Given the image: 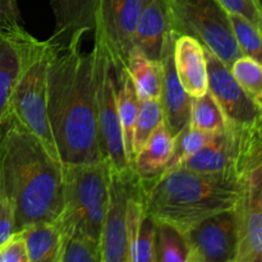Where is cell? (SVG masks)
<instances>
[{
    "instance_id": "1",
    "label": "cell",
    "mask_w": 262,
    "mask_h": 262,
    "mask_svg": "<svg viewBox=\"0 0 262 262\" xmlns=\"http://www.w3.org/2000/svg\"><path fill=\"white\" fill-rule=\"evenodd\" d=\"M82 35L53 38L48 72V114L63 165L102 160L97 127L96 50L82 51Z\"/></svg>"
},
{
    "instance_id": "2",
    "label": "cell",
    "mask_w": 262,
    "mask_h": 262,
    "mask_svg": "<svg viewBox=\"0 0 262 262\" xmlns=\"http://www.w3.org/2000/svg\"><path fill=\"white\" fill-rule=\"evenodd\" d=\"M0 194L12 204L17 232L54 222L64 207V165L9 118L0 128Z\"/></svg>"
},
{
    "instance_id": "3",
    "label": "cell",
    "mask_w": 262,
    "mask_h": 262,
    "mask_svg": "<svg viewBox=\"0 0 262 262\" xmlns=\"http://www.w3.org/2000/svg\"><path fill=\"white\" fill-rule=\"evenodd\" d=\"M143 207L156 222L182 232L222 211L234 209L238 174H205L177 166L158 178L141 181Z\"/></svg>"
},
{
    "instance_id": "4",
    "label": "cell",
    "mask_w": 262,
    "mask_h": 262,
    "mask_svg": "<svg viewBox=\"0 0 262 262\" xmlns=\"http://www.w3.org/2000/svg\"><path fill=\"white\" fill-rule=\"evenodd\" d=\"M110 178L112 168L105 159L64 165V207L56 219L64 235L79 233L100 243Z\"/></svg>"
},
{
    "instance_id": "5",
    "label": "cell",
    "mask_w": 262,
    "mask_h": 262,
    "mask_svg": "<svg viewBox=\"0 0 262 262\" xmlns=\"http://www.w3.org/2000/svg\"><path fill=\"white\" fill-rule=\"evenodd\" d=\"M54 41L28 33L22 68L13 91L10 118L35 135L49 152L59 159L48 114V72Z\"/></svg>"
},
{
    "instance_id": "6",
    "label": "cell",
    "mask_w": 262,
    "mask_h": 262,
    "mask_svg": "<svg viewBox=\"0 0 262 262\" xmlns=\"http://www.w3.org/2000/svg\"><path fill=\"white\" fill-rule=\"evenodd\" d=\"M238 229L235 262H262V132L248 138L237 168Z\"/></svg>"
},
{
    "instance_id": "7",
    "label": "cell",
    "mask_w": 262,
    "mask_h": 262,
    "mask_svg": "<svg viewBox=\"0 0 262 262\" xmlns=\"http://www.w3.org/2000/svg\"><path fill=\"white\" fill-rule=\"evenodd\" d=\"M171 31L194 37L227 67L242 56L229 14L217 0H166Z\"/></svg>"
},
{
    "instance_id": "8",
    "label": "cell",
    "mask_w": 262,
    "mask_h": 262,
    "mask_svg": "<svg viewBox=\"0 0 262 262\" xmlns=\"http://www.w3.org/2000/svg\"><path fill=\"white\" fill-rule=\"evenodd\" d=\"M96 50V104L99 142L102 159L112 170L127 171L132 169L127 158L122 125L117 104V76L109 53L104 43L95 38Z\"/></svg>"
},
{
    "instance_id": "9",
    "label": "cell",
    "mask_w": 262,
    "mask_h": 262,
    "mask_svg": "<svg viewBox=\"0 0 262 262\" xmlns=\"http://www.w3.org/2000/svg\"><path fill=\"white\" fill-rule=\"evenodd\" d=\"M209 91L224 114L227 127L239 132H262V112L248 97L229 67L205 49Z\"/></svg>"
},
{
    "instance_id": "10",
    "label": "cell",
    "mask_w": 262,
    "mask_h": 262,
    "mask_svg": "<svg viewBox=\"0 0 262 262\" xmlns=\"http://www.w3.org/2000/svg\"><path fill=\"white\" fill-rule=\"evenodd\" d=\"M147 0H100L95 38L104 43L115 74L127 69L136 28Z\"/></svg>"
},
{
    "instance_id": "11",
    "label": "cell",
    "mask_w": 262,
    "mask_h": 262,
    "mask_svg": "<svg viewBox=\"0 0 262 262\" xmlns=\"http://www.w3.org/2000/svg\"><path fill=\"white\" fill-rule=\"evenodd\" d=\"M183 233L188 262H235L238 229L234 209L212 215Z\"/></svg>"
},
{
    "instance_id": "12",
    "label": "cell",
    "mask_w": 262,
    "mask_h": 262,
    "mask_svg": "<svg viewBox=\"0 0 262 262\" xmlns=\"http://www.w3.org/2000/svg\"><path fill=\"white\" fill-rule=\"evenodd\" d=\"M138 182L140 179L132 169L112 170L109 202L100 239L102 262H128L127 206Z\"/></svg>"
},
{
    "instance_id": "13",
    "label": "cell",
    "mask_w": 262,
    "mask_h": 262,
    "mask_svg": "<svg viewBox=\"0 0 262 262\" xmlns=\"http://www.w3.org/2000/svg\"><path fill=\"white\" fill-rule=\"evenodd\" d=\"M253 133L227 128L179 166L205 174L237 173L246 143Z\"/></svg>"
},
{
    "instance_id": "14",
    "label": "cell",
    "mask_w": 262,
    "mask_h": 262,
    "mask_svg": "<svg viewBox=\"0 0 262 262\" xmlns=\"http://www.w3.org/2000/svg\"><path fill=\"white\" fill-rule=\"evenodd\" d=\"M177 36L178 35L171 31L160 58L163 66V91L160 102L163 106L164 123L174 137L189 123L192 101V97L182 86L174 66L173 49Z\"/></svg>"
},
{
    "instance_id": "15",
    "label": "cell",
    "mask_w": 262,
    "mask_h": 262,
    "mask_svg": "<svg viewBox=\"0 0 262 262\" xmlns=\"http://www.w3.org/2000/svg\"><path fill=\"white\" fill-rule=\"evenodd\" d=\"M28 33L22 26L0 27V128L10 118V102L22 68Z\"/></svg>"
},
{
    "instance_id": "16",
    "label": "cell",
    "mask_w": 262,
    "mask_h": 262,
    "mask_svg": "<svg viewBox=\"0 0 262 262\" xmlns=\"http://www.w3.org/2000/svg\"><path fill=\"white\" fill-rule=\"evenodd\" d=\"M174 66L177 74L191 97H200L209 91L205 48L199 40L187 35L174 41Z\"/></svg>"
},
{
    "instance_id": "17",
    "label": "cell",
    "mask_w": 262,
    "mask_h": 262,
    "mask_svg": "<svg viewBox=\"0 0 262 262\" xmlns=\"http://www.w3.org/2000/svg\"><path fill=\"white\" fill-rule=\"evenodd\" d=\"M170 33V14L166 0H147L138 19L133 46L143 51L148 58L160 60Z\"/></svg>"
},
{
    "instance_id": "18",
    "label": "cell",
    "mask_w": 262,
    "mask_h": 262,
    "mask_svg": "<svg viewBox=\"0 0 262 262\" xmlns=\"http://www.w3.org/2000/svg\"><path fill=\"white\" fill-rule=\"evenodd\" d=\"M100 0H51L55 28L51 38L67 42L74 35H86L95 31Z\"/></svg>"
},
{
    "instance_id": "19",
    "label": "cell",
    "mask_w": 262,
    "mask_h": 262,
    "mask_svg": "<svg viewBox=\"0 0 262 262\" xmlns=\"http://www.w3.org/2000/svg\"><path fill=\"white\" fill-rule=\"evenodd\" d=\"M173 148L174 136L163 122L135 154L132 170L141 181L158 178L168 168Z\"/></svg>"
},
{
    "instance_id": "20",
    "label": "cell",
    "mask_w": 262,
    "mask_h": 262,
    "mask_svg": "<svg viewBox=\"0 0 262 262\" xmlns=\"http://www.w3.org/2000/svg\"><path fill=\"white\" fill-rule=\"evenodd\" d=\"M30 262H60L64 233L58 220L40 222L19 230Z\"/></svg>"
},
{
    "instance_id": "21",
    "label": "cell",
    "mask_w": 262,
    "mask_h": 262,
    "mask_svg": "<svg viewBox=\"0 0 262 262\" xmlns=\"http://www.w3.org/2000/svg\"><path fill=\"white\" fill-rule=\"evenodd\" d=\"M127 71L140 100H160L163 91V66L133 46L127 60Z\"/></svg>"
},
{
    "instance_id": "22",
    "label": "cell",
    "mask_w": 262,
    "mask_h": 262,
    "mask_svg": "<svg viewBox=\"0 0 262 262\" xmlns=\"http://www.w3.org/2000/svg\"><path fill=\"white\" fill-rule=\"evenodd\" d=\"M117 76V104L119 113L120 125H122L123 140L127 158L130 166L133 161V130H135L136 118L138 112V99L132 78L127 69H123Z\"/></svg>"
},
{
    "instance_id": "23",
    "label": "cell",
    "mask_w": 262,
    "mask_h": 262,
    "mask_svg": "<svg viewBox=\"0 0 262 262\" xmlns=\"http://www.w3.org/2000/svg\"><path fill=\"white\" fill-rule=\"evenodd\" d=\"M189 125L194 129L210 133H220L227 129L224 114L211 92L200 97H192Z\"/></svg>"
},
{
    "instance_id": "24",
    "label": "cell",
    "mask_w": 262,
    "mask_h": 262,
    "mask_svg": "<svg viewBox=\"0 0 262 262\" xmlns=\"http://www.w3.org/2000/svg\"><path fill=\"white\" fill-rule=\"evenodd\" d=\"M156 262H188L184 233L168 223L156 222Z\"/></svg>"
},
{
    "instance_id": "25",
    "label": "cell",
    "mask_w": 262,
    "mask_h": 262,
    "mask_svg": "<svg viewBox=\"0 0 262 262\" xmlns=\"http://www.w3.org/2000/svg\"><path fill=\"white\" fill-rule=\"evenodd\" d=\"M215 135H217V133H210L204 132V130L194 129L191 125L187 124L174 137L173 154H171V158L169 160L166 170L177 168L183 161H186L187 159H189L194 154L199 152L202 147H205L215 137Z\"/></svg>"
},
{
    "instance_id": "26",
    "label": "cell",
    "mask_w": 262,
    "mask_h": 262,
    "mask_svg": "<svg viewBox=\"0 0 262 262\" xmlns=\"http://www.w3.org/2000/svg\"><path fill=\"white\" fill-rule=\"evenodd\" d=\"M163 122L164 114L160 100H140L133 130V156Z\"/></svg>"
},
{
    "instance_id": "27",
    "label": "cell",
    "mask_w": 262,
    "mask_h": 262,
    "mask_svg": "<svg viewBox=\"0 0 262 262\" xmlns=\"http://www.w3.org/2000/svg\"><path fill=\"white\" fill-rule=\"evenodd\" d=\"M230 71L248 97L262 112V64L242 55L233 63Z\"/></svg>"
},
{
    "instance_id": "28",
    "label": "cell",
    "mask_w": 262,
    "mask_h": 262,
    "mask_svg": "<svg viewBox=\"0 0 262 262\" xmlns=\"http://www.w3.org/2000/svg\"><path fill=\"white\" fill-rule=\"evenodd\" d=\"M60 262H102L101 246L79 233L64 235Z\"/></svg>"
},
{
    "instance_id": "29",
    "label": "cell",
    "mask_w": 262,
    "mask_h": 262,
    "mask_svg": "<svg viewBox=\"0 0 262 262\" xmlns=\"http://www.w3.org/2000/svg\"><path fill=\"white\" fill-rule=\"evenodd\" d=\"M128 262H156V222L146 211L137 237L128 250Z\"/></svg>"
},
{
    "instance_id": "30",
    "label": "cell",
    "mask_w": 262,
    "mask_h": 262,
    "mask_svg": "<svg viewBox=\"0 0 262 262\" xmlns=\"http://www.w3.org/2000/svg\"><path fill=\"white\" fill-rule=\"evenodd\" d=\"M229 19L242 55L262 64V35L257 28L239 15L229 14Z\"/></svg>"
},
{
    "instance_id": "31",
    "label": "cell",
    "mask_w": 262,
    "mask_h": 262,
    "mask_svg": "<svg viewBox=\"0 0 262 262\" xmlns=\"http://www.w3.org/2000/svg\"><path fill=\"white\" fill-rule=\"evenodd\" d=\"M228 14L239 15L262 35V9L258 0H217Z\"/></svg>"
},
{
    "instance_id": "32",
    "label": "cell",
    "mask_w": 262,
    "mask_h": 262,
    "mask_svg": "<svg viewBox=\"0 0 262 262\" xmlns=\"http://www.w3.org/2000/svg\"><path fill=\"white\" fill-rule=\"evenodd\" d=\"M0 262H30L25 241L19 232L0 246Z\"/></svg>"
},
{
    "instance_id": "33",
    "label": "cell",
    "mask_w": 262,
    "mask_h": 262,
    "mask_svg": "<svg viewBox=\"0 0 262 262\" xmlns=\"http://www.w3.org/2000/svg\"><path fill=\"white\" fill-rule=\"evenodd\" d=\"M15 232L17 228H15L14 210L12 204L0 194V246L7 242Z\"/></svg>"
},
{
    "instance_id": "34",
    "label": "cell",
    "mask_w": 262,
    "mask_h": 262,
    "mask_svg": "<svg viewBox=\"0 0 262 262\" xmlns=\"http://www.w3.org/2000/svg\"><path fill=\"white\" fill-rule=\"evenodd\" d=\"M20 23V12L17 0H0V27H17Z\"/></svg>"
},
{
    "instance_id": "35",
    "label": "cell",
    "mask_w": 262,
    "mask_h": 262,
    "mask_svg": "<svg viewBox=\"0 0 262 262\" xmlns=\"http://www.w3.org/2000/svg\"><path fill=\"white\" fill-rule=\"evenodd\" d=\"M258 3H260V7H261V9H262V0H258Z\"/></svg>"
}]
</instances>
